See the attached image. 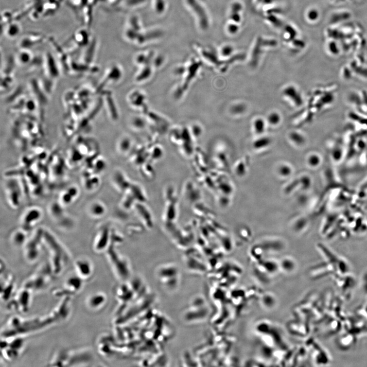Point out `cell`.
I'll return each instance as SVG.
<instances>
[{
    "mask_svg": "<svg viewBox=\"0 0 367 367\" xmlns=\"http://www.w3.org/2000/svg\"><path fill=\"white\" fill-rule=\"evenodd\" d=\"M106 207L101 202H94L90 204L88 208L90 216L94 218L102 217L106 212Z\"/></svg>",
    "mask_w": 367,
    "mask_h": 367,
    "instance_id": "cell-15",
    "label": "cell"
},
{
    "mask_svg": "<svg viewBox=\"0 0 367 367\" xmlns=\"http://www.w3.org/2000/svg\"><path fill=\"white\" fill-rule=\"evenodd\" d=\"M93 360L91 353L87 350H62L52 359L49 366L68 367L86 366Z\"/></svg>",
    "mask_w": 367,
    "mask_h": 367,
    "instance_id": "cell-2",
    "label": "cell"
},
{
    "mask_svg": "<svg viewBox=\"0 0 367 367\" xmlns=\"http://www.w3.org/2000/svg\"><path fill=\"white\" fill-rule=\"evenodd\" d=\"M184 3L189 10L195 16L199 26L203 28L205 27L204 22L205 23V22L204 20V10L201 4L198 2V0H184Z\"/></svg>",
    "mask_w": 367,
    "mask_h": 367,
    "instance_id": "cell-12",
    "label": "cell"
},
{
    "mask_svg": "<svg viewBox=\"0 0 367 367\" xmlns=\"http://www.w3.org/2000/svg\"><path fill=\"white\" fill-rule=\"evenodd\" d=\"M7 200L14 209L18 208L22 197V189L19 182L15 179H10L6 183Z\"/></svg>",
    "mask_w": 367,
    "mask_h": 367,
    "instance_id": "cell-7",
    "label": "cell"
},
{
    "mask_svg": "<svg viewBox=\"0 0 367 367\" xmlns=\"http://www.w3.org/2000/svg\"><path fill=\"white\" fill-rule=\"evenodd\" d=\"M85 184L88 190L92 191L96 188L99 184V179L97 175H89L86 179L85 177Z\"/></svg>",
    "mask_w": 367,
    "mask_h": 367,
    "instance_id": "cell-22",
    "label": "cell"
},
{
    "mask_svg": "<svg viewBox=\"0 0 367 367\" xmlns=\"http://www.w3.org/2000/svg\"><path fill=\"white\" fill-rule=\"evenodd\" d=\"M33 293L23 287L8 302V308L20 313L28 312L30 308Z\"/></svg>",
    "mask_w": 367,
    "mask_h": 367,
    "instance_id": "cell-4",
    "label": "cell"
},
{
    "mask_svg": "<svg viewBox=\"0 0 367 367\" xmlns=\"http://www.w3.org/2000/svg\"><path fill=\"white\" fill-rule=\"evenodd\" d=\"M43 229H38L35 234L27 240L24 247V256L30 263H34L38 259L40 253L41 244L43 243Z\"/></svg>",
    "mask_w": 367,
    "mask_h": 367,
    "instance_id": "cell-5",
    "label": "cell"
},
{
    "mask_svg": "<svg viewBox=\"0 0 367 367\" xmlns=\"http://www.w3.org/2000/svg\"><path fill=\"white\" fill-rule=\"evenodd\" d=\"M84 280L77 275L68 278L64 286L56 289L54 295L58 297H70L71 296L77 295L82 290Z\"/></svg>",
    "mask_w": 367,
    "mask_h": 367,
    "instance_id": "cell-6",
    "label": "cell"
},
{
    "mask_svg": "<svg viewBox=\"0 0 367 367\" xmlns=\"http://www.w3.org/2000/svg\"><path fill=\"white\" fill-rule=\"evenodd\" d=\"M43 243L50 253V262L54 275H58L70 261V256L65 247L50 232L44 230Z\"/></svg>",
    "mask_w": 367,
    "mask_h": 367,
    "instance_id": "cell-1",
    "label": "cell"
},
{
    "mask_svg": "<svg viewBox=\"0 0 367 367\" xmlns=\"http://www.w3.org/2000/svg\"><path fill=\"white\" fill-rule=\"evenodd\" d=\"M53 275L50 261H47L25 281L23 287L33 293L43 291L48 286Z\"/></svg>",
    "mask_w": 367,
    "mask_h": 367,
    "instance_id": "cell-3",
    "label": "cell"
},
{
    "mask_svg": "<svg viewBox=\"0 0 367 367\" xmlns=\"http://www.w3.org/2000/svg\"><path fill=\"white\" fill-rule=\"evenodd\" d=\"M77 275L84 280L91 277L93 273V266L91 261L86 258L77 259L75 263Z\"/></svg>",
    "mask_w": 367,
    "mask_h": 367,
    "instance_id": "cell-10",
    "label": "cell"
},
{
    "mask_svg": "<svg viewBox=\"0 0 367 367\" xmlns=\"http://www.w3.org/2000/svg\"><path fill=\"white\" fill-rule=\"evenodd\" d=\"M107 297L102 292H97L89 296L87 300V307L93 311L101 309L105 305Z\"/></svg>",
    "mask_w": 367,
    "mask_h": 367,
    "instance_id": "cell-13",
    "label": "cell"
},
{
    "mask_svg": "<svg viewBox=\"0 0 367 367\" xmlns=\"http://www.w3.org/2000/svg\"><path fill=\"white\" fill-rule=\"evenodd\" d=\"M127 180V178L119 172L114 174L112 177L113 183L120 191L124 190L122 183V182L127 185L128 183Z\"/></svg>",
    "mask_w": 367,
    "mask_h": 367,
    "instance_id": "cell-19",
    "label": "cell"
},
{
    "mask_svg": "<svg viewBox=\"0 0 367 367\" xmlns=\"http://www.w3.org/2000/svg\"><path fill=\"white\" fill-rule=\"evenodd\" d=\"M78 195V188L76 186L70 187L62 193L59 203L63 206H69L75 201Z\"/></svg>",
    "mask_w": 367,
    "mask_h": 367,
    "instance_id": "cell-14",
    "label": "cell"
},
{
    "mask_svg": "<svg viewBox=\"0 0 367 367\" xmlns=\"http://www.w3.org/2000/svg\"><path fill=\"white\" fill-rule=\"evenodd\" d=\"M43 216L41 209L37 207L28 209L24 213L21 222V226L26 232L32 229L39 222Z\"/></svg>",
    "mask_w": 367,
    "mask_h": 367,
    "instance_id": "cell-8",
    "label": "cell"
},
{
    "mask_svg": "<svg viewBox=\"0 0 367 367\" xmlns=\"http://www.w3.org/2000/svg\"><path fill=\"white\" fill-rule=\"evenodd\" d=\"M23 51H20L18 53V58L19 62L23 63L27 62L30 59L31 55L29 52L27 51H25V49H23Z\"/></svg>",
    "mask_w": 367,
    "mask_h": 367,
    "instance_id": "cell-28",
    "label": "cell"
},
{
    "mask_svg": "<svg viewBox=\"0 0 367 367\" xmlns=\"http://www.w3.org/2000/svg\"><path fill=\"white\" fill-rule=\"evenodd\" d=\"M20 27L17 23H10L5 30V35L10 38H15L20 33Z\"/></svg>",
    "mask_w": 367,
    "mask_h": 367,
    "instance_id": "cell-18",
    "label": "cell"
},
{
    "mask_svg": "<svg viewBox=\"0 0 367 367\" xmlns=\"http://www.w3.org/2000/svg\"><path fill=\"white\" fill-rule=\"evenodd\" d=\"M254 129L255 133L258 135L263 134L266 129V122L263 118H257L254 122Z\"/></svg>",
    "mask_w": 367,
    "mask_h": 367,
    "instance_id": "cell-23",
    "label": "cell"
},
{
    "mask_svg": "<svg viewBox=\"0 0 367 367\" xmlns=\"http://www.w3.org/2000/svg\"><path fill=\"white\" fill-rule=\"evenodd\" d=\"M289 139L293 143L298 146L303 145L306 141L305 136L297 131L291 132L289 135Z\"/></svg>",
    "mask_w": 367,
    "mask_h": 367,
    "instance_id": "cell-20",
    "label": "cell"
},
{
    "mask_svg": "<svg viewBox=\"0 0 367 367\" xmlns=\"http://www.w3.org/2000/svg\"><path fill=\"white\" fill-rule=\"evenodd\" d=\"M284 95L290 99L295 105L300 106L303 103L302 97L297 88L293 86H289L283 91Z\"/></svg>",
    "mask_w": 367,
    "mask_h": 367,
    "instance_id": "cell-16",
    "label": "cell"
},
{
    "mask_svg": "<svg viewBox=\"0 0 367 367\" xmlns=\"http://www.w3.org/2000/svg\"><path fill=\"white\" fill-rule=\"evenodd\" d=\"M267 120L270 125L276 126L280 122L281 118L280 113L274 111L268 114Z\"/></svg>",
    "mask_w": 367,
    "mask_h": 367,
    "instance_id": "cell-24",
    "label": "cell"
},
{
    "mask_svg": "<svg viewBox=\"0 0 367 367\" xmlns=\"http://www.w3.org/2000/svg\"><path fill=\"white\" fill-rule=\"evenodd\" d=\"M246 110V106L243 103H237L230 108L232 113L235 115H240L244 113Z\"/></svg>",
    "mask_w": 367,
    "mask_h": 367,
    "instance_id": "cell-27",
    "label": "cell"
},
{
    "mask_svg": "<svg viewBox=\"0 0 367 367\" xmlns=\"http://www.w3.org/2000/svg\"><path fill=\"white\" fill-rule=\"evenodd\" d=\"M110 233L106 227L100 230L93 243V248L97 253H101L108 248Z\"/></svg>",
    "mask_w": 367,
    "mask_h": 367,
    "instance_id": "cell-11",
    "label": "cell"
},
{
    "mask_svg": "<svg viewBox=\"0 0 367 367\" xmlns=\"http://www.w3.org/2000/svg\"><path fill=\"white\" fill-rule=\"evenodd\" d=\"M1 274V298L8 302L15 295V278L11 274Z\"/></svg>",
    "mask_w": 367,
    "mask_h": 367,
    "instance_id": "cell-9",
    "label": "cell"
},
{
    "mask_svg": "<svg viewBox=\"0 0 367 367\" xmlns=\"http://www.w3.org/2000/svg\"><path fill=\"white\" fill-rule=\"evenodd\" d=\"M270 140L266 137L262 138L256 140L254 142V146L256 149L265 148L270 144Z\"/></svg>",
    "mask_w": 367,
    "mask_h": 367,
    "instance_id": "cell-26",
    "label": "cell"
},
{
    "mask_svg": "<svg viewBox=\"0 0 367 367\" xmlns=\"http://www.w3.org/2000/svg\"><path fill=\"white\" fill-rule=\"evenodd\" d=\"M27 233L22 228L16 230L12 237L13 245L17 247H24L27 241Z\"/></svg>",
    "mask_w": 367,
    "mask_h": 367,
    "instance_id": "cell-17",
    "label": "cell"
},
{
    "mask_svg": "<svg viewBox=\"0 0 367 367\" xmlns=\"http://www.w3.org/2000/svg\"><path fill=\"white\" fill-rule=\"evenodd\" d=\"M321 158L319 154L313 153L310 155L308 158V163L312 167L319 166L321 162Z\"/></svg>",
    "mask_w": 367,
    "mask_h": 367,
    "instance_id": "cell-25",
    "label": "cell"
},
{
    "mask_svg": "<svg viewBox=\"0 0 367 367\" xmlns=\"http://www.w3.org/2000/svg\"><path fill=\"white\" fill-rule=\"evenodd\" d=\"M155 12L158 15H162L167 7L166 0H152Z\"/></svg>",
    "mask_w": 367,
    "mask_h": 367,
    "instance_id": "cell-21",
    "label": "cell"
}]
</instances>
